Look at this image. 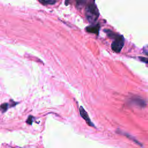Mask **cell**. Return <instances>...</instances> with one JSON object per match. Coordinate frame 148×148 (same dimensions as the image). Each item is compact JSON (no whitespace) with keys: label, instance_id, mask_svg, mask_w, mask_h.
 <instances>
[{"label":"cell","instance_id":"6da1fadb","mask_svg":"<svg viewBox=\"0 0 148 148\" xmlns=\"http://www.w3.org/2000/svg\"><path fill=\"white\" fill-rule=\"evenodd\" d=\"M108 33V35L112 38H114V41L112 42L111 47L112 50L116 52L119 53L123 48L124 43V39L122 35H117L110 31H106Z\"/></svg>","mask_w":148,"mask_h":148},{"label":"cell","instance_id":"7a4b0ae2","mask_svg":"<svg viewBox=\"0 0 148 148\" xmlns=\"http://www.w3.org/2000/svg\"><path fill=\"white\" fill-rule=\"evenodd\" d=\"M99 16L98 9L94 2L89 3L86 8V17L91 23L95 22Z\"/></svg>","mask_w":148,"mask_h":148},{"label":"cell","instance_id":"3957f363","mask_svg":"<svg viewBox=\"0 0 148 148\" xmlns=\"http://www.w3.org/2000/svg\"><path fill=\"white\" fill-rule=\"evenodd\" d=\"M79 110H80V114L82 117L86 121L87 124L90 126L94 127V124L91 121V120H90L87 113L84 110V109L82 106H80L79 108Z\"/></svg>","mask_w":148,"mask_h":148},{"label":"cell","instance_id":"277c9868","mask_svg":"<svg viewBox=\"0 0 148 148\" xmlns=\"http://www.w3.org/2000/svg\"><path fill=\"white\" fill-rule=\"evenodd\" d=\"M87 31L91 33H95L96 34H98V31H99V26H90L87 27Z\"/></svg>","mask_w":148,"mask_h":148},{"label":"cell","instance_id":"5b68a950","mask_svg":"<svg viewBox=\"0 0 148 148\" xmlns=\"http://www.w3.org/2000/svg\"><path fill=\"white\" fill-rule=\"evenodd\" d=\"M39 2L43 5H54L56 3L57 0H38Z\"/></svg>","mask_w":148,"mask_h":148},{"label":"cell","instance_id":"8992f818","mask_svg":"<svg viewBox=\"0 0 148 148\" xmlns=\"http://www.w3.org/2000/svg\"><path fill=\"white\" fill-rule=\"evenodd\" d=\"M87 1V0H75V1L76 2V5L79 8L83 7L86 3Z\"/></svg>","mask_w":148,"mask_h":148},{"label":"cell","instance_id":"52a82bcc","mask_svg":"<svg viewBox=\"0 0 148 148\" xmlns=\"http://www.w3.org/2000/svg\"><path fill=\"white\" fill-rule=\"evenodd\" d=\"M8 108V103H4L0 105V110L2 112H6Z\"/></svg>","mask_w":148,"mask_h":148},{"label":"cell","instance_id":"ba28073f","mask_svg":"<svg viewBox=\"0 0 148 148\" xmlns=\"http://www.w3.org/2000/svg\"><path fill=\"white\" fill-rule=\"evenodd\" d=\"M32 116H29V117L27 119V123L29 124H32Z\"/></svg>","mask_w":148,"mask_h":148}]
</instances>
